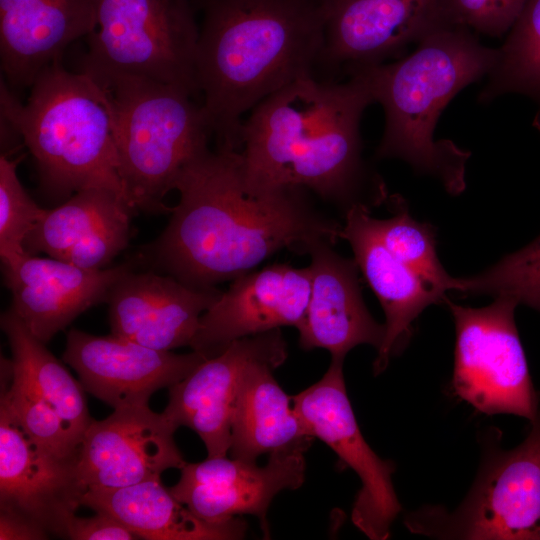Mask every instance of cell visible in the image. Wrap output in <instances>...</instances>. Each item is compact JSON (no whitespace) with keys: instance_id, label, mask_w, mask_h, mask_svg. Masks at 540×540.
I'll use <instances>...</instances> for the list:
<instances>
[{"instance_id":"cell-21","label":"cell","mask_w":540,"mask_h":540,"mask_svg":"<svg viewBox=\"0 0 540 540\" xmlns=\"http://www.w3.org/2000/svg\"><path fill=\"white\" fill-rule=\"evenodd\" d=\"M75 463L41 448L0 403V509L61 536L66 518L82 506Z\"/></svg>"},{"instance_id":"cell-10","label":"cell","mask_w":540,"mask_h":540,"mask_svg":"<svg viewBox=\"0 0 540 540\" xmlns=\"http://www.w3.org/2000/svg\"><path fill=\"white\" fill-rule=\"evenodd\" d=\"M342 359H332L323 377L291 397L308 433L327 444L360 478L351 513L368 538L384 540L401 510L393 483L392 462L382 460L365 441L347 396Z\"/></svg>"},{"instance_id":"cell-5","label":"cell","mask_w":540,"mask_h":540,"mask_svg":"<svg viewBox=\"0 0 540 540\" xmlns=\"http://www.w3.org/2000/svg\"><path fill=\"white\" fill-rule=\"evenodd\" d=\"M30 88L21 103L1 82V118L33 156L43 192L65 201L82 189L106 187L125 197L101 88L59 61L45 67Z\"/></svg>"},{"instance_id":"cell-24","label":"cell","mask_w":540,"mask_h":540,"mask_svg":"<svg viewBox=\"0 0 540 540\" xmlns=\"http://www.w3.org/2000/svg\"><path fill=\"white\" fill-rule=\"evenodd\" d=\"M82 505L109 514L138 538L148 540H236L246 535L240 517L222 522L204 520L177 500L158 479L130 486L88 491Z\"/></svg>"},{"instance_id":"cell-17","label":"cell","mask_w":540,"mask_h":540,"mask_svg":"<svg viewBox=\"0 0 540 540\" xmlns=\"http://www.w3.org/2000/svg\"><path fill=\"white\" fill-rule=\"evenodd\" d=\"M154 270L124 273L106 303L113 335L156 350L190 346L202 314L220 297Z\"/></svg>"},{"instance_id":"cell-4","label":"cell","mask_w":540,"mask_h":540,"mask_svg":"<svg viewBox=\"0 0 540 540\" xmlns=\"http://www.w3.org/2000/svg\"><path fill=\"white\" fill-rule=\"evenodd\" d=\"M496 58L497 49L482 45L470 29L448 24L425 36L406 58L360 69L385 114L376 156L404 160L439 179L449 193H461L470 152L435 140L434 129L449 101L487 76Z\"/></svg>"},{"instance_id":"cell-30","label":"cell","mask_w":540,"mask_h":540,"mask_svg":"<svg viewBox=\"0 0 540 540\" xmlns=\"http://www.w3.org/2000/svg\"><path fill=\"white\" fill-rule=\"evenodd\" d=\"M1 392L5 405L26 434L41 448L60 459L75 460L80 441L60 415L13 374Z\"/></svg>"},{"instance_id":"cell-18","label":"cell","mask_w":540,"mask_h":540,"mask_svg":"<svg viewBox=\"0 0 540 540\" xmlns=\"http://www.w3.org/2000/svg\"><path fill=\"white\" fill-rule=\"evenodd\" d=\"M132 268L133 263H123L108 269H85L30 254L2 265L12 296L10 309L45 344L82 312L106 303L115 282Z\"/></svg>"},{"instance_id":"cell-20","label":"cell","mask_w":540,"mask_h":540,"mask_svg":"<svg viewBox=\"0 0 540 540\" xmlns=\"http://www.w3.org/2000/svg\"><path fill=\"white\" fill-rule=\"evenodd\" d=\"M134 212L125 197L112 189H82L45 210L24 242L25 251L85 269H102L127 247Z\"/></svg>"},{"instance_id":"cell-2","label":"cell","mask_w":540,"mask_h":540,"mask_svg":"<svg viewBox=\"0 0 540 540\" xmlns=\"http://www.w3.org/2000/svg\"><path fill=\"white\" fill-rule=\"evenodd\" d=\"M373 102L360 70L344 82L312 75L294 80L242 122L239 152L246 174L267 187L310 190L344 212L367 204L361 198L368 174L360 121Z\"/></svg>"},{"instance_id":"cell-31","label":"cell","mask_w":540,"mask_h":540,"mask_svg":"<svg viewBox=\"0 0 540 540\" xmlns=\"http://www.w3.org/2000/svg\"><path fill=\"white\" fill-rule=\"evenodd\" d=\"M19 159L0 157V257L2 265L13 264L28 253L24 242L45 213L28 195L18 175Z\"/></svg>"},{"instance_id":"cell-32","label":"cell","mask_w":540,"mask_h":540,"mask_svg":"<svg viewBox=\"0 0 540 540\" xmlns=\"http://www.w3.org/2000/svg\"><path fill=\"white\" fill-rule=\"evenodd\" d=\"M452 23L490 37L513 26L526 0H445Z\"/></svg>"},{"instance_id":"cell-34","label":"cell","mask_w":540,"mask_h":540,"mask_svg":"<svg viewBox=\"0 0 540 540\" xmlns=\"http://www.w3.org/2000/svg\"><path fill=\"white\" fill-rule=\"evenodd\" d=\"M50 533L39 523L9 509H0V540H43Z\"/></svg>"},{"instance_id":"cell-1","label":"cell","mask_w":540,"mask_h":540,"mask_svg":"<svg viewBox=\"0 0 540 540\" xmlns=\"http://www.w3.org/2000/svg\"><path fill=\"white\" fill-rule=\"evenodd\" d=\"M166 228L145 250L154 271L199 288L253 271L282 249L307 254L337 242L342 224L311 206L303 189L271 188L246 174L239 150L217 147L188 164Z\"/></svg>"},{"instance_id":"cell-25","label":"cell","mask_w":540,"mask_h":540,"mask_svg":"<svg viewBox=\"0 0 540 540\" xmlns=\"http://www.w3.org/2000/svg\"><path fill=\"white\" fill-rule=\"evenodd\" d=\"M282 364L277 359H262L246 369L232 423V458L256 462L261 454L313 441L292 398L273 377V370Z\"/></svg>"},{"instance_id":"cell-26","label":"cell","mask_w":540,"mask_h":540,"mask_svg":"<svg viewBox=\"0 0 540 540\" xmlns=\"http://www.w3.org/2000/svg\"><path fill=\"white\" fill-rule=\"evenodd\" d=\"M0 323L12 352V374L42 397L81 442L93 420L81 384L11 309Z\"/></svg>"},{"instance_id":"cell-6","label":"cell","mask_w":540,"mask_h":540,"mask_svg":"<svg viewBox=\"0 0 540 540\" xmlns=\"http://www.w3.org/2000/svg\"><path fill=\"white\" fill-rule=\"evenodd\" d=\"M84 74L105 95L128 204L135 212L170 213L166 195L184 168L209 150L212 132L202 105L175 85L122 74Z\"/></svg>"},{"instance_id":"cell-9","label":"cell","mask_w":540,"mask_h":540,"mask_svg":"<svg viewBox=\"0 0 540 540\" xmlns=\"http://www.w3.org/2000/svg\"><path fill=\"white\" fill-rule=\"evenodd\" d=\"M531 424L518 447L489 457L455 513H425L410 527L465 539L540 540V408Z\"/></svg>"},{"instance_id":"cell-11","label":"cell","mask_w":540,"mask_h":540,"mask_svg":"<svg viewBox=\"0 0 540 540\" xmlns=\"http://www.w3.org/2000/svg\"><path fill=\"white\" fill-rule=\"evenodd\" d=\"M320 60L353 72L382 64L436 29L454 24L445 0H319Z\"/></svg>"},{"instance_id":"cell-19","label":"cell","mask_w":540,"mask_h":540,"mask_svg":"<svg viewBox=\"0 0 540 540\" xmlns=\"http://www.w3.org/2000/svg\"><path fill=\"white\" fill-rule=\"evenodd\" d=\"M332 245L327 240H316L308 247L311 294L296 328L301 348H324L332 359L344 360L360 344L378 350L386 329L385 324L373 319L363 301L356 261L339 255Z\"/></svg>"},{"instance_id":"cell-13","label":"cell","mask_w":540,"mask_h":540,"mask_svg":"<svg viewBox=\"0 0 540 540\" xmlns=\"http://www.w3.org/2000/svg\"><path fill=\"white\" fill-rule=\"evenodd\" d=\"M306 441L270 453L264 466L225 457L185 463L172 495L200 518L222 522L242 514L258 518L268 538L267 510L277 493L298 489L304 482Z\"/></svg>"},{"instance_id":"cell-28","label":"cell","mask_w":540,"mask_h":540,"mask_svg":"<svg viewBox=\"0 0 540 540\" xmlns=\"http://www.w3.org/2000/svg\"><path fill=\"white\" fill-rule=\"evenodd\" d=\"M385 202L393 216L381 220L374 218L385 247L433 289L443 294L449 290L457 291L458 278L450 276L437 257L435 228L414 220L399 195L387 196Z\"/></svg>"},{"instance_id":"cell-14","label":"cell","mask_w":540,"mask_h":540,"mask_svg":"<svg viewBox=\"0 0 540 540\" xmlns=\"http://www.w3.org/2000/svg\"><path fill=\"white\" fill-rule=\"evenodd\" d=\"M286 358V342L280 329L238 339L170 386L162 415L174 430L186 426L196 432L208 457H225L231 446L234 411L246 369L257 360L284 362Z\"/></svg>"},{"instance_id":"cell-3","label":"cell","mask_w":540,"mask_h":540,"mask_svg":"<svg viewBox=\"0 0 540 540\" xmlns=\"http://www.w3.org/2000/svg\"><path fill=\"white\" fill-rule=\"evenodd\" d=\"M195 81L217 147L239 150L242 116L312 75L324 44L319 0H198Z\"/></svg>"},{"instance_id":"cell-8","label":"cell","mask_w":540,"mask_h":540,"mask_svg":"<svg viewBox=\"0 0 540 540\" xmlns=\"http://www.w3.org/2000/svg\"><path fill=\"white\" fill-rule=\"evenodd\" d=\"M495 298L482 308L444 301L456 333L452 387L482 413L513 414L531 422L540 405L515 324L518 303Z\"/></svg>"},{"instance_id":"cell-12","label":"cell","mask_w":540,"mask_h":540,"mask_svg":"<svg viewBox=\"0 0 540 540\" xmlns=\"http://www.w3.org/2000/svg\"><path fill=\"white\" fill-rule=\"evenodd\" d=\"M175 431L148 404L117 408L101 421L92 420L75 463L82 496L158 479L170 468L181 469L186 462L174 442Z\"/></svg>"},{"instance_id":"cell-22","label":"cell","mask_w":540,"mask_h":540,"mask_svg":"<svg viewBox=\"0 0 540 540\" xmlns=\"http://www.w3.org/2000/svg\"><path fill=\"white\" fill-rule=\"evenodd\" d=\"M98 0H0V62L8 83L30 87L65 48L96 26Z\"/></svg>"},{"instance_id":"cell-16","label":"cell","mask_w":540,"mask_h":540,"mask_svg":"<svg viewBox=\"0 0 540 540\" xmlns=\"http://www.w3.org/2000/svg\"><path fill=\"white\" fill-rule=\"evenodd\" d=\"M206 359L196 351L176 354L77 329L68 332L63 353L82 388L114 409L148 404L154 392L179 382Z\"/></svg>"},{"instance_id":"cell-23","label":"cell","mask_w":540,"mask_h":540,"mask_svg":"<svg viewBox=\"0 0 540 540\" xmlns=\"http://www.w3.org/2000/svg\"><path fill=\"white\" fill-rule=\"evenodd\" d=\"M344 218L339 237L349 242L354 260L386 317L385 338L373 365L377 375L406 343L413 321L427 306L444 303L446 294L427 285L385 247L367 204L350 206Z\"/></svg>"},{"instance_id":"cell-7","label":"cell","mask_w":540,"mask_h":540,"mask_svg":"<svg viewBox=\"0 0 540 540\" xmlns=\"http://www.w3.org/2000/svg\"><path fill=\"white\" fill-rule=\"evenodd\" d=\"M198 37L190 0H98L80 72L147 78L195 95Z\"/></svg>"},{"instance_id":"cell-33","label":"cell","mask_w":540,"mask_h":540,"mask_svg":"<svg viewBox=\"0 0 540 540\" xmlns=\"http://www.w3.org/2000/svg\"><path fill=\"white\" fill-rule=\"evenodd\" d=\"M61 536L72 540H131L138 537L115 517L96 512L92 517L69 515Z\"/></svg>"},{"instance_id":"cell-27","label":"cell","mask_w":540,"mask_h":540,"mask_svg":"<svg viewBox=\"0 0 540 540\" xmlns=\"http://www.w3.org/2000/svg\"><path fill=\"white\" fill-rule=\"evenodd\" d=\"M479 101L507 94L529 97L536 105L533 127L540 133V0H526L497 58Z\"/></svg>"},{"instance_id":"cell-29","label":"cell","mask_w":540,"mask_h":540,"mask_svg":"<svg viewBox=\"0 0 540 540\" xmlns=\"http://www.w3.org/2000/svg\"><path fill=\"white\" fill-rule=\"evenodd\" d=\"M457 291L509 297L540 312V235L482 273L458 278Z\"/></svg>"},{"instance_id":"cell-15","label":"cell","mask_w":540,"mask_h":540,"mask_svg":"<svg viewBox=\"0 0 540 540\" xmlns=\"http://www.w3.org/2000/svg\"><path fill=\"white\" fill-rule=\"evenodd\" d=\"M310 294L309 267L273 264L243 274L202 314L190 347L211 358L238 339L297 327Z\"/></svg>"}]
</instances>
